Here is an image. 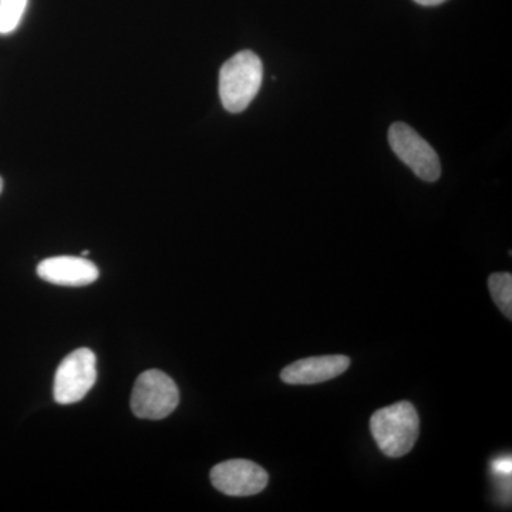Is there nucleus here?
<instances>
[{
	"instance_id": "f03ea898",
	"label": "nucleus",
	"mask_w": 512,
	"mask_h": 512,
	"mask_svg": "<svg viewBox=\"0 0 512 512\" xmlns=\"http://www.w3.org/2000/svg\"><path fill=\"white\" fill-rule=\"evenodd\" d=\"M264 66L251 50L239 52L225 62L220 72V97L229 113L247 109L261 89Z\"/></svg>"
},
{
	"instance_id": "9d476101",
	"label": "nucleus",
	"mask_w": 512,
	"mask_h": 512,
	"mask_svg": "<svg viewBox=\"0 0 512 512\" xmlns=\"http://www.w3.org/2000/svg\"><path fill=\"white\" fill-rule=\"evenodd\" d=\"M28 8V0H0V35H9L18 29Z\"/></svg>"
},
{
	"instance_id": "39448f33",
	"label": "nucleus",
	"mask_w": 512,
	"mask_h": 512,
	"mask_svg": "<svg viewBox=\"0 0 512 512\" xmlns=\"http://www.w3.org/2000/svg\"><path fill=\"white\" fill-rule=\"evenodd\" d=\"M96 379V355L87 348L74 350L57 367L53 396L59 404L80 402L92 390Z\"/></svg>"
},
{
	"instance_id": "0eeeda50",
	"label": "nucleus",
	"mask_w": 512,
	"mask_h": 512,
	"mask_svg": "<svg viewBox=\"0 0 512 512\" xmlns=\"http://www.w3.org/2000/svg\"><path fill=\"white\" fill-rule=\"evenodd\" d=\"M350 359L343 355L306 357L286 366L281 373L286 384H318L343 375L349 369Z\"/></svg>"
},
{
	"instance_id": "423d86ee",
	"label": "nucleus",
	"mask_w": 512,
	"mask_h": 512,
	"mask_svg": "<svg viewBox=\"0 0 512 512\" xmlns=\"http://www.w3.org/2000/svg\"><path fill=\"white\" fill-rule=\"evenodd\" d=\"M211 483L222 494L249 497L262 493L268 485L265 468L249 460H228L211 470Z\"/></svg>"
},
{
	"instance_id": "f8f14e48",
	"label": "nucleus",
	"mask_w": 512,
	"mask_h": 512,
	"mask_svg": "<svg viewBox=\"0 0 512 512\" xmlns=\"http://www.w3.org/2000/svg\"><path fill=\"white\" fill-rule=\"evenodd\" d=\"M414 2L419 3L421 6H437L446 2V0H414Z\"/></svg>"
},
{
	"instance_id": "1a4fd4ad",
	"label": "nucleus",
	"mask_w": 512,
	"mask_h": 512,
	"mask_svg": "<svg viewBox=\"0 0 512 512\" xmlns=\"http://www.w3.org/2000/svg\"><path fill=\"white\" fill-rule=\"evenodd\" d=\"M491 296L495 305L504 313L505 318H512V275L510 272L493 274L488 279Z\"/></svg>"
},
{
	"instance_id": "f257e3e1",
	"label": "nucleus",
	"mask_w": 512,
	"mask_h": 512,
	"mask_svg": "<svg viewBox=\"0 0 512 512\" xmlns=\"http://www.w3.org/2000/svg\"><path fill=\"white\" fill-rule=\"evenodd\" d=\"M420 420L412 403L399 402L377 410L370 431L384 456L400 458L413 450L419 439Z\"/></svg>"
},
{
	"instance_id": "ddd939ff",
	"label": "nucleus",
	"mask_w": 512,
	"mask_h": 512,
	"mask_svg": "<svg viewBox=\"0 0 512 512\" xmlns=\"http://www.w3.org/2000/svg\"><path fill=\"white\" fill-rule=\"evenodd\" d=\"M3 190V180L2 178H0V192H2Z\"/></svg>"
},
{
	"instance_id": "7ed1b4c3",
	"label": "nucleus",
	"mask_w": 512,
	"mask_h": 512,
	"mask_svg": "<svg viewBox=\"0 0 512 512\" xmlns=\"http://www.w3.org/2000/svg\"><path fill=\"white\" fill-rule=\"evenodd\" d=\"M178 403L177 384L161 370H147L137 377L131 394V410L138 419H165L177 409Z\"/></svg>"
},
{
	"instance_id": "9b49d317",
	"label": "nucleus",
	"mask_w": 512,
	"mask_h": 512,
	"mask_svg": "<svg viewBox=\"0 0 512 512\" xmlns=\"http://www.w3.org/2000/svg\"><path fill=\"white\" fill-rule=\"evenodd\" d=\"M494 471L497 474H504V476H510L511 474V460L510 457L503 458V460H497L494 463Z\"/></svg>"
},
{
	"instance_id": "20e7f679",
	"label": "nucleus",
	"mask_w": 512,
	"mask_h": 512,
	"mask_svg": "<svg viewBox=\"0 0 512 512\" xmlns=\"http://www.w3.org/2000/svg\"><path fill=\"white\" fill-rule=\"evenodd\" d=\"M389 143L394 154L421 180L427 183L439 180L440 158L414 128L404 123H394L389 130Z\"/></svg>"
},
{
	"instance_id": "6e6552de",
	"label": "nucleus",
	"mask_w": 512,
	"mask_h": 512,
	"mask_svg": "<svg viewBox=\"0 0 512 512\" xmlns=\"http://www.w3.org/2000/svg\"><path fill=\"white\" fill-rule=\"evenodd\" d=\"M37 275L50 284L86 286L97 281L99 268L79 256H55L37 265Z\"/></svg>"
}]
</instances>
